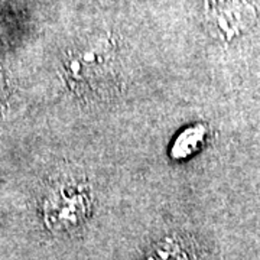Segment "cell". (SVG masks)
I'll return each instance as SVG.
<instances>
[{"label":"cell","mask_w":260,"mask_h":260,"mask_svg":"<svg viewBox=\"0 0 260 260\" xmlns=\"http://www.w3.org/2000/svg\"><path fill=\"white\" fill-rule=\"evenodd\" d=\"M93 194L80 182H67L52 189L44 201V223L54 233H70L90 217Z\"/></svg>","instance_id":"7a4b0ae2"},{"label":"cell","mask_w":260,"mask_h":260,"mask_svg":"<svg viewBox=\"0 0 260 260\" xmlns=\"http://www.w3.org/2000/svg\"><path fill=\"white\" fill-rule=\"evenodd\" d=\"M143 260H192V256L181 240L165 237L146 249Z\"/></svg>","instance_id":"3957f363"},{"label":"cell","mask_w":260,"mask_h":260,"mask_svg":"<svg viewBox=\"0 0 260 260\" xmlns=\"http://www.w3.org/2000/svg\"><path fill=\"white\" fill-rule=\"evenodd\" d=\"M5 95H6V80H5V75L0 70V104L5 100Z\"/></svg>","instance_id":"5b68a950"},{"label":"cell","mask_w":260,"mask_h":260,"mask_svg":"<svg viewBox=\"0 0 260 260\" xmlns=\"http://www.w3.org/2000/svg\"><path fill=\"white\" fill-rule=\"evenodd\" d=\"M110 47L103 41L74 49L65 59V80L81 95H95L112 75Z\"/></svg>","instance_id":"6da1fadb"},{"label":"cell","mask_w":260,"mask_h":260,"mask_svg":"<svg viewBox=\"0 0 260 260\" xmlns=\"http://www.w3.org/2000/svg\"><path fill=\"white\" fill-rule=\"evenodd\" d=\"M205 136V127H189L185 132L181 133V136L175 142V146L172 149L174 156L175 158H185L189 153H192L191 150H195L198 148V145L203 142Z\"/></svg>","instance_id":"277c9868"}]
</instances>
